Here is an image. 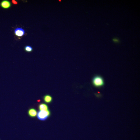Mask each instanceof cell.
Returning <instances> with one entry per match:
<instances>
[{
  "label": "cell",
  "instance_id": "1",
  "mask_svg": "<svg viewBox=\"0 0 140 140\" xmlns=\"http://www.w3.org/2000/svg\"><path fill=\"white\" fill-rule=\"evenodd\" d=\"M50 112L49 110L40 111L37 114V117L39 120L43 121L47 119L50 115Z\"/></svg>",
  "mask_w": 140,
  "mask_h": 140
},
{
  "label": "cell",
  "instance_id": "2",
  "mask_svg": "<svg viewBox=\"0 0 140 140\" xmlns=\"http://www.w3.org/2000/svg\"><path fill=\"white\" fill-rule=\"evenodd\" d=\"M93 83L94 86L97 87L103 86L104 84L103 79L101 76H96L93 79Z\"/></svg>",
  "mask_w": 140,
  "mask_h": 140
},
{
  "label": "cell",
  "instance_id": "3",
  "mask_svg": "<svg viewBox=\"0 0 140 140\" xmlns=\"http://www.w3.org/2000/svg\"><path fill=\"white\" fill-rule=\"evenodd\" d=\"M0 5L2 8L4 9H7L11 7V4L10 1L4 0L2 1L0 3Z\"/></svg>",
  "mask_w": 140,
  "mask_h": 140
},
{
  "label": "cell",
  "instance_id": "4",
  "mask_svg": "<svg viewBox=\"0 0 140 140\" xmlns=\"http://www.w3.org/2000/svg\"><path fill=\"white\" fill-rule=\"evenodd\" d=\"M14 33L16 36L21 37L24 35L25 32L24 30L22 28H18L16 29L15 30Z\"/></svg>",
  "mask_w": 140,
  "mask_h": 140
},
{
  "label": "cell",
  "instance_id": "5",
  "mask_svg": "<svg viewBox=\"0 0 140 140\" xmlns=\"http://www.w3.org/2000/svg\"><path fill=\"white\" fill-rule=\"evenodd\" d=\"M28 114L31 117L34 118L35 117L37 114V112L36 110L34 108H30L28 110Z\"/></svg>",
  "mask_w": 140,
  "mask_h": 140
},
{
  "label": "cell",
  "instance_id": "6",
  "mask_svg": "<svg viewBox=\"0 0 140 140\" xmlns=\"http://www.w3.org/2000/svg\"><path fill=\"white\" fill-rule=\"evenodd\" d=\"M44 101L46 103H50L52 101V98L50 96L47 95L45 96L43 98Z\"/></svg>",
  "mask_w": 140,
  "mask_h": 140
},
{
  "label": "cell",
  "instance_id": "7",
  "mask_svg": "<svg viewBox=\"0 0 140 140\" xmlns=\"http://www.w3.org/2000/svg\"><path fill=\"white\" fill-rule=\"evenodd\" d=\"M39 108L40 111H47L48 110V105L44 103L40 104L39 106Z\"/></svg>",
  "mask_w": 140,
  "mask_h": 140
},
{
  "label": "cell",
  "instance_id": "8",
  "mask_svg": "<svg viewBox=\"0 0 140 140\" xmlns=\"http://www.w3.org/2000/svg\"><path fill=\"white\" fill-rule=\"evenodd\" d=\"M24 50L27 52H31L33 50V48L29 46H26L24 47Z\"/></svg>",
  "mask_w": 140,
  "mask_h": 140
},
{
  "label": "cell",
  "instance_id": "9",
  "mask_svg": "<svg viewBox=\"0 0 140 140\" xmlns=\"http://www.w3.org/2000/svg\"><path fill=\"white\" fill-rule=\"evenodd\" d=\"M113 41L116 43H118L120 42V40L119 39L117 38H114L112 39Z\"/></svg>",
  "mask_w": 140,
  "mask_h": 140
},
{
  "label": "cell",
  "instance_id": "10",
  "mask_svg": "<svg viewBox=\"0 0 140 140\" xmlns=\"http://www.w3.org/2000/svg\"><path fill=\"white\" fill-rule=\"evenodd\" d=\"M12 3L14 5H16L18 4V2L15 0H12Z\"/></svg>",
  "mask_w": 140,
  "mask_h": 140
}]
</instances>
